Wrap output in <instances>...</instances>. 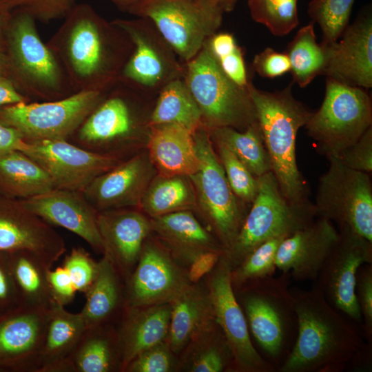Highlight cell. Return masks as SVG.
I'll return each instance as SVG.
<instances>
[{
	"instance_id": "db71d44e",
	"label": "cell",
	"mask_w": 372,
	"mask_h": 372,
	"mask_svg": "<svg viewBox=\"0 0 372 372\" xmlns=\"http://www.w3.org/2000/svg\"><path fill=\"white\" fill-rule=\"evenodd\" d=\"M222 253L210 251L198 256L189 265L187 277L192 284L199 282L200 279L208 274L218 263Z\"/></svg>"
},
{
	"instance_id": "7402d4cb",
	"label": "cell",
	"mask_w": 372,
	"mask_h": 372,
	"mask_svg": "<svg viewBox=\"0 0 372 372\" xmlns=\"http://www.w3.org/2000/svg\"><path fill=\"white\" fill-rule=\"evenodd\" d=\"M339 41L324 46L326 62L322 74L363 89L372 86V17L362 14L344 29Z\"/></svg>"
},
{
	"instance_id": "30bf717a",
	"label": "cell",
	"mask_w": 372,
	"mask_h": 372,
	"mask_svg": "<svg viewBox=\"0 0 372 372\" xmlns=\"http://www.w3.org/2000/svg\"><path fill=\"white\" fill-rule=\"evenodd\" d=\"M194 138L200 165L189 177L196 194V209L225 251L236 238L249 209L232 192L207 129L201 125L194 132Z\"/></svg>"
},
{
	"instance_id": "ba28073f",
	"label": "cell",
	"mask_w": 372,
	"mask_h": 372,
	"mask_svg": "<svg viewBox=\"0 0 372 372\" xmlns=\"http://www.w3.org/2000/svg\"><path fill=\"white\" fill-rule=\"evenodd\" d=\"M257 195L232 245L221 256L231 269L260 245L275 238H287L316 218L313 203L289 201L281 192L271 171L258 178Z\"/></svg>"
},
{
	"instance_id": "7bdbcfd3",
	"label": "cell",
	"mask_w": 372,
	"mask_h": 372,
	"mask_svg": "<svg viewBox=\"0 0 372 372\" xmlns=\"http://www.w3.org/2000/svg\"><path fill=\"white\" fill-rule=\"evenodd\" d=\"M213 143L232 192L244 204L251 206L258 193V178L227 147Z\"/></svg>"
},
{
	"instance_id": "d6a6232c",
	"label": "cell",
	"mask_w": 372,
	"mask_h": 372,
	"mask_svg": "<svg viewBox=\"0 0 372 372\" xmlns=\"http://www.w3.org/2000/svg\"><path fill=\"white\" fill-rule=\"evenodd\" d=\"M85 329L80 312H70L65 306L54 302L48 311L39 372H52L71 352Z\"/></svg>"
},
{
	"instance_id": "ffe728a7",
	"label": "cell",
	"mask_w": 372,
	"mask_h": 372,
	"mask_svg": "<svg viewBox=\"0 0 372 372\" xmlns=\"http://www.w3.org/2000/svg\"><path fill=\"white\" fill-rule=\"evenodd\" d=\"M25 250L54 265L65 253L63 237L28 209L21 200L0 193V253Z\"/></svg>"
},
{
	"instance_id": "6f0895ef",
	"label": "cell",
	"mask_w": 372,
	"mask_h": 372,
	"mask_svg": "<svg viewBox=\"0 0 372 372\" xmlns=\"http://www.w3.org/2000/svg\"><path fill=\"white\" fill-rule=\"evenodd\" d=\"M12 14L0 5V51L3 52L7 30Z\"/></svg>"
},
{
	"instance_id": "8d00e7d4",
	"label": "cell",
	"mask_w": 372,
	"mask_h": 372,
	"mask_svg": "<svg viewBox=\"0 0 372 372\" xmlns=\"http://www.w3.org/2000/svg\"><path fill=\"white\" fill-rule=\"evenodd\" d=\"M174 123L193 132L203 125L200 110L183 78L165 85L157 94L149 117V126Z\"/></svg>"
},
{
	"instance_id": "91938a15",
	"label": "cell",
	"mask_w": 372,
	"mask_h": 372,
	"mask_svg": "<svg viewBox=\"0 0 372 372\" xmlns=\"http://www.w3.org/2000/svg\"><path fill=\"white\" fill-rule=\"evenodd\" d=\"M114 3L119 10L129 12L130 10L137 5L141 0H109Z\"/></svg>"
},
{
	"instance_id": "e0dca14e",
	"label": "cell",
	"mask_w": 372,
	"mask_h": 372,
	"mask_svg": "<svg viewBox=\"0 0 372 372\" xmlns=\"http://www.w3.org/2000/svg\"><path fill=\"white\" fill-rule=\"evenodd\" d=\"M231 267L221 256L208 273L207 286L211 298L216 321L231 351L234 371L273 372V365L254 347L247 320L231 282Z\"/></svg>"
},
{
	"instance_id": "7c38bea8",
	"label": "cell",
	"mask_w": 372,
	"mask_h": 372,
	"mask_svg": "<svg viewBox=\"0 0 372 372\" xmlns=\"http://www.w3.org/2000/svg\"><path fill=\"white\" fill-rule=\"evenodd\" d=\"M128 13L149 19L184 64L217 32L224 14L201 0H141Z\"/></svg>"
},
{
	"instance_id": "ab89813d",
	"label": "cell",
	"mask_w": 372,
	"mask_h": 372,
	"mask_svg": "<svg viewBox=\"0 0 372 372\" xmlns=\"http://www.w3.org/2000/svg\"><path fill=\"white\" fill-rule=\"evenodd\" d=\"M247 3L253 20L275 36L289 34L299 23L298 0H248Z\"/></svg>"
},
{
	"instance_id": "ac0fdd59",
	"label": "cell",
	"mask_w": 372,
	"mask_h": 372,
	"mask_svg": "<svg viewBox=\"0 0 372 372\" xmlns=\"http://www.w3.org/2000/svg\"><path fill=\"white\" fill-rule=\"evenodd\" d=\"M21 152L45 171L54 188L81 192L96 177L124 160L87 150L66 139L26 142Z\"/></svg>"
},
{
	"instance_id": "277c9868",
	"label": "cell",
	"mask_w": 372,
	"mask_h": 372,
	"mask_svg": "<svg viewBox=\"0 0 372 372\" xmlns=\"http://www.w3.org/2000/svg\"><path fill=\"white\" fill-rule=\"evenodd\" d=\"M248 88L281 192L293 203L309 200V189L297 165L296 141L312 112L293 96L291 85L273 92L260 90L251 82Z\"/></svg>"
},
{
	"instance_id": "603a6c76",
	"label": "cell",
	"mask_w": 372,
	"mask_h": 372,
	"mask_svg": "<svg viewBox=\"0 0 372 372\" xmlns=\"http://www.w3.org/2000/svg\"><path fill=\"white\" fill-rule=\"evenodd\" d=\"M21 201L46 223L75 234L96 253L103 254V242L97 224L98 211L83 192L53 188Z\"/></svg>"
},
{
	"instance_id": "83f0119b",
	"label": "cell",
	"mask_w": 372,
	"mask_h": 372,
	"mask_svg": "<svg viewBox=\"0 0 372 372\" xmlns=\"http://www.w3.org/2000/svg\"><path fill=\"white\" fill-rule=\"evenodd\" d=\"M147 154L157 174L190 176L199 168L194 132L177 124L151 125Z\"/></svg>"
},
{
	"instance_id": "c3c4849f",
	"label": "cell",
	"mask_w": 372,
	"mask_h": 372,
	"mask_svg": "<svg viewBox=\"0 0 372 372\" xmlns=\"http://www.w3.org/2000/svg\"><path fill=\"white\" fill-rule=\"evenodd\" d=\"M346 166L368 174L372 172V126L338 156Z\"/></svg>"
},
{
	"instance_id": "8fae6325",
	"label": "cell",
	"mask_w": 372,
	"mask_h": 372,
	"mask_svg": "<svg viewBox=\"0 0 372 372\" xmlns=\"http://www.w3.org/2000/svg\"><path fill=\"white\" fill-rule=\"evenodd\" d=\"M112 22L130 37L133 50L118 82L150 97L171 81L183 78L184 63L148 19H116Z\"/></svg>"
},
{
	"instance_id": "5bb4252c",
	"label": "cell",
	"mask_w": 372,
	"mask_h": 372,
	"mask_svg": "<svg viewBox=\"0 0 372 372\" xmlns=\"http://www.w3.org/2000/svg\"><path fill=\"white\" fill-rule=\"evenodd\" d=\"M107 91H81L54 101L8 105L0 109V122L18 130L26 142L68 140Z\"/></svg>"
},
{
	"instance_id": "6da1fadb",
	"label": "cell",
	"mask_w": 372,
	"mask_h": 372,
	"mask_svg": "<svg viewBox=\"0 0 372 372\" xmlns=\"http://www.w3.org/2000/svg\"><path fill=\"white\" fill-rule=\"evenodd\" d=\"M47 42L74 92L107 91L118 83L133 43L90 4L76 3Z\"/></svg>"
},
{
	"instance_id": "816d5d0a",
	"label": "cell",
	"mask_w": 372,
	"mask_h": 372,
	"mask_svg": "<svg viewBox=\"0 0 372 372\" xmlns=\"http://www.w3.org/2000/svg\"><path fill=\"white\" fill-rule=\"evenodd\" d=\"M243 54L242 48L237 45L231 52L216 59L228 78L238 85L247 87L251 81L248 78Z\"/></svg>"
},
{
	"instance_id": "5b68a950",
	"label": "cell",
	"mask_w": 372,
	"mask_h": 372,
	"mask_svg": "<svg viewBox=\"0 0 372 372\" xmlns=\"http://www.w3.org/2000/svg\"><path fill=\"white\" fill-rule=\"evenodd\" d=\"M3 54L7 77L30 101H54L74 93L56 55L41 39L37 21L28 14H12Z\"/></svg>"
},
{
	"instance_id": "f1b7e54d",
	"label": "cell",
	"mask_w": 372,
	"mask_h": 372,
	"mask_svg": "<svg viewBox=\"0 0 372 372\" xmlns=\"http://www.w3.org/2000/svg\"><path fill=\"white\" fill-rule=\"evenodd\" d=\"M116 329L109 324L85 329L78 342L52 372L121 371Z\"/></svg>"
},
{
	"instance_id": "d6986e66",
	"label": "cell",
	"mask_w": 372,
	"mask_h": 372,
	"mask_svg": "<svg viewBox=\"0 0 372 372\" xmlns=\"http://www.w3.org/2000/svg\"><path fill=\"white\" fill-rule=\"evenodd\" d=\"M49 309L21 305L0 316V372H39Z\"/></svg>"
},
{
	"instance_id": "f546056e",
	"label": "cell",
	"mask_w": 372,
	"mask_h": 372,
	"mask_svg": "<svg viewBox=\"0 0 372 372\" xmlns=\"http://www.w3.org/2000/svg\"><path fill=\"white\" fill-rule=\"evenodd\" d=\"M167 342L175 353L183 351L201 331L216 322L207 286L190 284L172 302Z\"/></svg>"
},
{
	"instance_id": "8992f818",
	"label": "cell",
	"mask_w": 372,
	"mask_h": 372,
	"mask_svg": "<svg viewBox=\"0 0 372 372\" xmlns=\"http://www.w3.org/2000/svg\"><path fill=\"white\" fill-rule=\"evenodd\" d=\"M289 272L270 276L234 289L248 329L276 369L289 353L297 333Z\"/></svg>"
},
{
	"instance_id": "7a4b0ae2",
	"label": "cell",
	"mask_w": 372,
	"mask_h": 372,
	"mask_svg": "<svg viewBox=\"0 0 372 372\" xmlns=\"http://www.w3.org/2000/svg\"><path fill=\"white\" fill-rule=\"evenodd\" d=\"M297 333L279 372H340L368 364L371 342L327 300L315 284L311 289L290 287Z\"/></svg>"
},
{
	"instance_id": "74e56055",
	"label": "cell",
	"mask_w": 372,
	"mask_h": 372,
	"mask_svg": "<svg viewBox=\"0 0 372 372\" xmlns=\"http://www.w3.org/2000/svg\"><path fill=\"white\" fill-rule=\"evenodd\" d=\"M207 130L214 143H220L231 151L256 178L271 171L270 158L258 122L244 131L230 127Z\"/></svg>"
},
{
	"instance_id": "f5cc1de1",
	"label": "cell",
	"mask_w": 372,
	"mask_h": 372,
	"mask_svg": "<svg viewBox=\"0 0 372 372\" xmlns=\"http://www.w3.org/2000/svg\"><path fill=\"white\" fill-rule=\"evenodd\" d=\"M48 278L54 302L63 306L72 302L77 291L68 271L63 266L50 269Z\"/></svg>"
},
{
	"instance_id": "e575fe53",
	"label": "cell",
	"mask_w": 372,
	"mask_h": 372,
	"mask_svg": "<svg viewBox=\"0 0 372 372\" xmlns=\"http://www.w3.org/2000/svg\"><path fill=\"white\" fill-rule=\"evenodd\" d=\"M196 208V194L189 176L157 174L145 190L138 207L149 218Z\"/></svg>"
},
{
	"instance_id": "ee69618b",
	"label": "cell",
	"mask_w": 372,
	"mask_h": 372,
	"mask_svg": "<svg viewBox=\"0 0 372 372\" xmlns=\"http://www.w3.org/2000/svg\"><path fill=\"white\" fill-rule=\"evenodd\" d=\"M76 3V0H0L7 11L24 12L43 23L64 19Z\"/></svg>"
},
{
	"instance_id": "f907efd6",
	"label": "cell",
	"mask_w": 372,
	"mask_h": 372,
	"mask_svg": "<svg viewBox=\"0 0 372 372\" xmlns=\"http://www.w3.org/2000/svg\"><path fill=\"white\" fill-rule=\"evenodd\" d=\"M21 306L7 253H0V316Z\"/></svg>"
},
{
	"instance_id": "9c48e42d",
	"label": "cell",
	"mask_w": 372,
	"mask_h": 372,
	"mask_svg": "<svg viewBox=\"0 0 372 372\" xmlns=\"http://www.w3.org/2000/svg\"><path fill=\"white\" fill-rule=\"evenodd\" d=\"M372 126V103L363 88L326 79L325 94L319 110L306 125L318 154L338 157Z\"/></svg>"
},
{
	"instance_id": "4dcf8cb0",
	"label": "cell",
	"mask_w": 372,
	"mask_h": 372,
	"mask_svg": "<svg viewBox=\"0 0 372 372\" xmlns=\"http://www.w3.org/2000/svg\"><path fill=\"white\" fill-rule=\"evenodd\" d=\"M123 279L105 254L98 261L96 276L85 292L86 300L80 311L86 329L109 324L120 307L124 308Z\"/></svg>"
},
{
	"instance_id": "9f6ffc18",
	"label": "cell",
	"mask_w": 372,
	"mask_h": 372,
	"mask_svg": "<svg viewBox=\"0 0 372 372\" xmlns=\"http://www.w3.org/2000/svg\"><path fill=\"white\" fill-rule=\"evenodd\" d=\"M30 101L19 92L9 78L0 76V109L8 105Z\"/></svg>"
},
{
	"instance_id": "680465c9",
	"label": "cell",
	"mask_w": 372,
	"mask_h": 372,
	"mask_svg": "<svg viewBox=\"0 0 372 372\" xmlns=\"http://www.w3.org/2000/svg\"><path fill=\"white\" fill-rule=\"evenodd\" d=\"M220 9L223 13L232 11L239 0H201Z\"/></svg>"
},
{
	"instance_id": "7dc6e473",
	"label": "cell",
	"mask_w": 372,
	"mask_h": 372,
	"mask_svg": "<svg viewBox=\"0 0 372 372\" xmlns=\"http://www.w3.org/2000/svg\"><path fill=\"white\" fill-rule=\"evenodd\" d=\"M355 293L362 319V329L368 342L372 341V264L362 265L355 278Z\"/></svg>"
},
{
	"instance_id": "cb8c5ba5",
	"label": "cell",
	"mask_w": 372,
	"mask_h": 372,
	"mask_svg": "<svg viewBox=\"0 0 372 372\" xmlns=\"http://www.w3.org/2000/svg\"><path fill=\"white\" fill-rule=\"evenodd\" d=\"M338 234L331 221L317 218L282 241L276 255V269L289 272L298 281H315Z\"/></svg>"
},
{
	"instance_id": "681fc988",
	"label": "cell",
	"mask_w": 372,
	"mask_h": 372,
	"mask_svg": "<svg viewBox=\"0 0 372 372\" xmlns=\"http://www.w3.org/2000/svg\"><path fill=\"white\" fill-rule=\"evenodd\" d=\"M253 70L264 78H275L290 71L291 65L287 54L267 48L255 55Z\"/></svg>"
},
{
	"instance_id": "3957f363",
	"label": "cell",
	"mask_w": 372,
	"mask_h": 372,
	"mask_svg": "<svg viewBox=\"0 0 372 372\" xmlns=\"http://www.w3.org/2000/svg\"><path fill=\"white\" fill-rule=\"evenodd\" d=\"M156 98L121 83L109 89L68 138L87 150L125 159L146 145Z\"/></svg>"
},
{
	"instance_id": "b9f144b4",
	"label": "cell",
	"mask_w": 372,
	"mask_h": 372,
	"mask_svg": "<svg viewBox=\"0 0 372 372\" xmlns=\"http://www.w3.org/2000/svg\"><path fill=\"white\" fill-rule=\"evenodd\" d=\"M354 0H311L308 14L322 33V45L338 41L347 28Z\"/></svg>"
},
{
	"instance_id": "f6af8a7d",
	"label": "cell",
	"mask_w": 372,
	"mask_h": 372,
	"mask_svg": "<svg viewBox=\"0 0 372 372\" xmlns=\"http://www.w3.org/2000/svg\"><path fill=\"white\" fill-rule=\"evenodd\" d=\"M174 353L163 341L143 351L125 367L124 372H169L177 364Z\"/></svg>"
},
{
	"instance_id": "d4e9b609",
	"label": "cell",
	"mask_w": 372,
	"mask_h": 372,
	"mask_svg": "<svg viewBox=\"0 0 372 372\" xmlns=\"http://www.w3.org/2000/svg\"><path fill=\"white\" fill-rule=\"evenodd\" d=\"M97 224L103 254L112 260L125 282L151 234L150 218L138 208H118L98 211Z\"/></svg>"
},
{
	"instance_id": "bcb514c9",
	"label": "cell",
	"mask_w": 372,
	"mask_h": 372,
	"mask_svg": "<svg viewBox=\"0 0 372 372\" xmlns=\"http://www.w3.org/2000/svg\"><path fill=\"white\" fill-rule=\"evenodd\" d=\"M63 267L68 271L78 292L84 294L92 285L96 276L98 262L83 247H73L65 255Z\"/></svg>"
},
{
	"instance_id": "9a60e30c",
	"label": "cell",
	"mask_w": 372,
	"mask_h": 372,
	"mask_svg": "<svg viewBox=\"0 0 372 372\" xmlns=\"http://www.w3.org/2000/svg\"><path fill=\"white\" fill-rule=\"evenodd\" d=\"M338 238L315 281L329 303L362 324L355 293L356 274L364 264H372V242L347 226L339 227Z\"/></svg>"
},
{
	"instance_id": "60d3db41",
	"label": "cell",
	"mask_w": 372,
	"mask_h": 372,
	"mask_svg": "<svg viewBox=\"0 0 372 372\" xmlns=\"http://www.w3.org/2000/svg\"><path fill=\"white\" fill-rule=\"evenodd\" d=\"M285 238H275L260 245L232 269L231 282L233 289L273 276L277 269L275 264L276 255Z\"/></svg>"
},
{
	"instance_id": "836d02e7",
	"label": "cell",
	"mask_w": 372,
	"mask_h": 372,
	"mask_svg": "<svg viewBox=\"0 0 372 372\" xmlns=\"http://www.w3.org/2000/svg\"><path fill=\"white\" fill-rule=\"evenodd\" d=\"M45 171L21 151L0 156V193L12 198H30L53 189Z\"/></svg>"
},
{
	"instance_id": "94428289",
	"label": "cell",
	"mask_w": 372,
	"mask_h": 372,
	"mask_svg": "<svg viewBox=\"0 0 372 372\" xmlns=\"http://www.w3.org/2000/svg\"><path fill=\"white\" fill-rule=\"evenodd\" d=\"M7 76V65L4 54L0 51V76Z\"/></svg>"
},
{
	"instance_id": "4316f807",
	"label": "cell",
	"mask_w": 372,
	"mask_h": 372,
	"mask_svg": "<svg viewBox=\"0 0 372 372\" xmlns=\"http://www.w3.org/2000/svg\"><path fill=\"white\" fill-rule=\"evenodd\" d=\"M171 303L124 308L117 335L121 355V371L139 353L167 340Z\"/></svg>"
},
{
	"instance_id": "d590c367",
	"label": "cell",
	"mask_w": 372,
	"mask_h": 372,
	"mask_svg": "<svg viewBox=\"0 0 372 372\" xmlns=\"http://www.w3.org/2000/svg\"><path fill=\"white\" fill-rule=\"evenodd\" d=\"M183 351V365L187 371H234L231 351L217 322L197 334Z\"/></svg>"
},
{
	"instance_id": "44dd1931",
	"label": "cell",
	"mask_w": 372,
	"mask_h": 372,
	"mask_svg": "<svg viewBox=\"0 0 372 372\" xmlns=\"http://www.w3.org/2000/svg\"><path fill=\"white\" fill-rule=\"evenodd\" d=\"M156 174L147 152L135 153L96 177L83 193L98 211L138 208Z\"/></svg>"
},
{
	"instance_id": "52a82bcc",
	"label": "cell",
	"mask_w": 372,
	"mask_h": 372,
	"mask_svg": "<svg viewBox=\"0 0 372 372\" xmlns=\"http://www.w3.org/2000/svg\"><path fill=\"white\" fill-rule=\"evenodd\" d=\"M184 67L183 79L207 129L230 127L244 131L258 122L248 87H240L226 76L205 43Z\"/></svg>"
},
{
	"instance_id": "1f68e13d",
	"label": "cell",
	"mask_w": 372,
	"mask_h": 372,
	"mask_svg": "<svg viewBox=\"0 0 372 372\" xmlns=\"http://www.w3.org/2000/svg\"><path fill=\"white\" fill-rule=\"evenodd\" d=\"M7 255L21 305L49 309L54 301L48 274L54 265L29 251H16Z\"/></svg>"
},
{
	"instance_id": "484cf974",
	"label": "cell",
	"mask_w": 372,
	"mask_h": 372,
	"mask_svg": "<svg viewBox=\"0 0 372 372\" xmlns=\"http://www.w3.org/2000/svg\"><path fill=\"white\" fill-rule=\"evenodd\" d=\"M150 218L151 233L180 265L189 267L200 254H223L224 249L213 233L204 227L192 211H179Z\"/></svg>"
},
{
	"instance_id": "f35d334b",
	"label": "cell",
	"mask_w": 372,
	"mask_h": 372,
	"mask_svg": "<svg viewBox=\"0 0 372 372\" xmlns=\"http://www.w3.org/2000/svg\"><path fill=\"white\" fill-rule=\"evenodd\" d=\"M285 53L290 61L293 81L300 87H305L322 74L326 52L324 48L317 43L313 22L299 29Z\"/></svg>"
},
{
	"instance_id": "4fadbf2b",
	"label": "cell",
	"mask_w": 372,
	"mask_h": 372,
	"mask_svg": "<svg viewBox=\"0 0 372 372\" xmlns=\"http://www.w3.org/2000/svg\"><path fill=\"white\" fill-rule=\"evenodd\" d=\"M328 170L319 178L315 203L316 218L338 227L347 226L372 242V183L369 174L351 169L338 157L327 158Z\"/></svg>"
},
{
	"instance_id": "11a10c76",
	"label": "cell",
	"mask_w": 372,
	"mask_h": 372,
	"mask_svg": "<svg viewBox=\"0 0 372 372\" xmlns=\"http://www.w3.org/2000/svg\"><path fill=\"white\" fill-rule=\"evenodd\" d=\"M25 143L18 130L0 122V156L12 151H21Z\"/></svg>"
},
{
	"instance_id": "2e32d148",
	"label": "cell",
	"mask_w": 372,
	"mask_h": 372,
	"mask_svg": "<svg viewBox=\"0 0 372 372\" xmlns=\"http://www.w3.org/2000/svg\"><path fill=\"white\" fill-rule=\"evenodd\" d=\"M124 283V308L171 303L192 284L187 270L156 238H148Z\"/></svg>"
}]
</instances>
